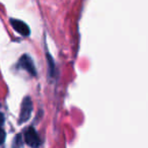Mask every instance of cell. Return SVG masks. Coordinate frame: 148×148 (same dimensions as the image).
<instances>
[{
    "instance_id": "3957f363",
    "label": "cell",
    "mask_w": 148,
    "mask_h": 148,
    "mask_svg": "<svg viewBox=\"0 0 148 148\" xmlns=\"http://www.w3.org/2000/svg\"><path fill=\"white\" fill-rule=\"evenodd\" d=\"M18 68L19 69H23L25 70L27 72H29L31 75L35 76L37 72H36V68H35V65H34V62L32 60V58L27 55H23V57L19 59L18 61Z\"/></svg>"
},
{
    "instance_id": "52a82bcc",
    "label": "cell",
    "mask_w": 148,
    "mask_h": 148,
    "mask_svg": "<svg viewBox=\"0 0 148 148\" xmlns=\"http://www.w3.org/2000/svg\"><path fill=\"white\" fill-rule=\"evenodd\" d=\"M3 124H4V116H3V114L0 113V128L2 127Z\"/></svg>"
},
{
    "instance_id": "7a4b0ae2",
    "label": "cell",
    "mask_w": 148,
    "mask_h": 148,
    "mask_svg": "<svg viewBox=\"0 0 148 148\" xmlns=\"http://www.w3.org/2000/svg\"><path fill=\"white\" fill-rule=\"evenodd\" d=\"M25 142L31 147H38L42 144L39 134L33 127H29L25 132Z\"/></svg>"
},
{
    "instance_id": "5b68a950",
    "label": "cell",
    "mask_w": 148,
    "mask_h": 148,
    "mask_svg": "<svg viewBox=\"0 0 148 148\" xmlns=\"http://www.w3.org/2000/svg\"><path fill=\"white\" fill-rule=\"evenodd\" d=\"M47 57H48V63H49V70H50V75L51 76H54V70H55V66H54V62H53V59L52 57L47 54Z\"/></svg>"
},
{
    "instance_id": "277c9868",
    "label": "cell",
    "mask_w": 148,
    "mask_h": 148,
    "mask_svg": "<svg viewBox=\"0 0 148 148\" xmlns=\"http://www.w3.org/2000/svg\"><path fill=\"white\" fill-rule=\"evenodd\" d=\"M10 25H12V27L17 32L18 34H21L23 37H27L31 34V29H29V25L25 23H23V21L15 18H10Z\"/></svg>"
},
{
    "instance_id": "6da1fadb",
    "label": "cell",
    "mask_w": 148,
    "mask_h": 148,
    "mask_svg": "<svg viewBox=\"0 0 148 148\" xmlns=\"http://www.w3.org/2000/svg\"><path fill=\"white\" fill-rule=\"evenodd\" d=\"M32 113H33V103H32L31 97H27L23 99V103H21L18 123L23 124V123H25V122H27V120L31 118Z\"/></svg>"
},
{
    "instance_id": "8992f818",
    "label": "cell",
    "mask_w": 148,
    "mask_h": 148,
    "mask_svg": "<svg viewBox=\"0 0 148 148\" xmlns=\"http://www.w3.org/2000/svg\"><path fill=\"white\" fill-rule=\"evenodd\" d=\"M5 138H6V134H5L4 130L2 129V127L0 128V144L4 143Z\"/></svg>"
}]
</instances>
